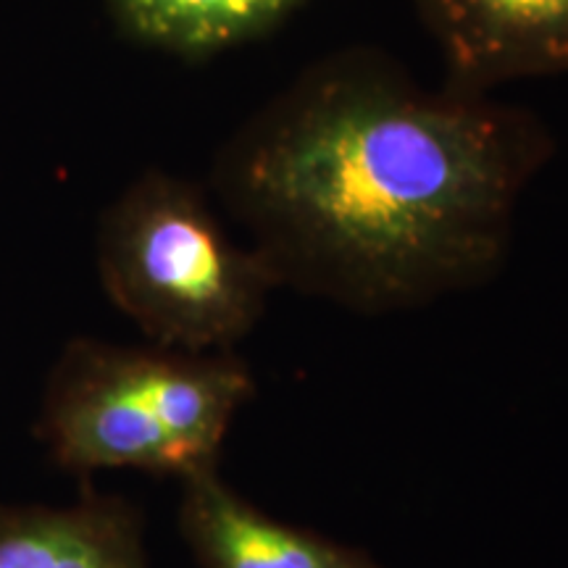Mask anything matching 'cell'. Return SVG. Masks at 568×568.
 Instances as JSON below:
<instances>
[{
  "label": "cell",
  "mask_w": 568,
  "mask_h": 568,
  "mask_svg": "<svg viewBox=\"0 0 568 568\" xmlns=\"http://www.w3.org/2000/svg\"><path fill=\"white\" fill-rule=\"evenodd\" d=\"M550 153L527 109L347 48L234 130L211 187L280 290L382 316L495 280Z\"/></svg>",
  "instance_id": "obj_1"
},
{
  "label": "cell",
  "mask_w": 568,
  "mask_h": 568,
  "mask_svg": "<svg viewBox=\"0 0 568 568\" xmlns=\"http://www.w3.org/2000/svg\"><path fill=\"white\" fill-rule=\"evenodd\" d=\"M0 568H153L145 521L126 497L82 489L74 503L0 500Z\"/></svg>",
  "instance_id": "obj_6"
},
{
  "label": "cell",
  "mask_w": 568,
  "mask_h": 568,
  "mask_svg": "<svg viewBox=\"0 0 568 568\" xmlns=\"http://www.w3.org/2000/svg\"><path fill=\"white\" fill-rule=\"evenodd\" d=\"M180 487L176 524L197 568H387L366 550L266 514L219 468Z\"/></svg>",
  "instance_id": "obj_5"
},
{
  "label": "cell",
  "mask_w": 568,
  "mask_h": 568,
  "mask_svg": "<svg viewBox=\"0 0 568 568\" xmlns=\"http://www.w3.org/2000/svg\"><path fill=\"white\" fill-rule=\"evenodd\" d=\"M447 82L497 84L568 74V0H410Z\"/></svg>",
  "instance_id": "obj_4"
},
{
  "label": "cell",
  "mask_w": 568,
  "mask_h": 568,
  "mask_svg": "<svg viewBox=\"0 0 568 568\" xmlns=\"http://www.w3.org/2000/svg\"><path fill=\"white\" fill-rule=\"evenodd\" d=\"M297 0H111L119 27L155 51L205 59L258 40Z\"/></svg>",
  "instance_id": "obj_7"
},
{
  "label": "cell",
  "mask_w": 568,
  "mask_h": 568,
  "mask_svg": "<svg viewBox=\"0 0 568 568\" xmlns=\"http://www.w3.org/2000/svg\"><path fill=\"white\" fill-rule=\"evenodd\" d=\"M95 261L105 297L148 343L190 353L234 351L280 290L203 190L163 169L142 172L103 211Z\"/></svg>",
  "instance_id": "obj_3"
},
{
  "label": "cell",
  "mask_w": 568,
  "mask_h": 568,
  "mask_svg": "<svg viewBox=\"0 0 568 568\" xmlns=\"http://www.w3.org/2000/svg\"><path fill=\"white\" fill-rule=\"evenodd\" d=\"M253 397L255 376L237 351L74 337L45 376L34 437L77 477L142 471L184 481L216 471Z\"/></svg>",
  "instance_id": "obj_2"
}]
</instances>
